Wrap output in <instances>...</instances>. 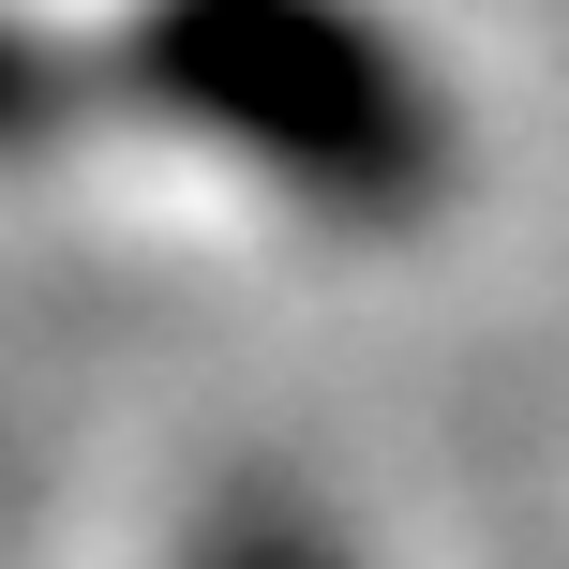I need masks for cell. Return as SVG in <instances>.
<instances>
[{
	"label": "cell",
	"instance_id": "1",
	"mask_svg": "<svg viewBox=\"0 0 569 569\" xmlns=\"http://www.w3.org/2000/svg\"><path fill=\"white\" fill-rule=\"evenodd\" d=\"M106 90L360 240H405L465 196V106L375 0H136Z\"/></svg>",
	"mask_w": 569,
	"mask_h": 569
},
{
	"label": "cell",
	"instance_id": "2",
	"mask_svg": "<svg viewBox=\"0 0 569 569\" xmlns=\"http://www.w3.org/2000/svg\"><path fill=\"white\" fill-rule=\"evenodd\" d=\"M180 569H345V525L256 480V495H226V510L180 540Z\"/></svg>",
	"mask_w": 569,
	"mask_h": 569
},
{
	"label": "cell",
	"instance_id": "3",
	"mask_svg": "<svg viewBox=\"0 0 569 569\" xmlns=\"http://www.w3.org/2000/svg\"><path fill=\"white\" fill-rule=\"evenodd\" d=\"M76 90H90V60L60 46V30H30V16H0V150H46L60 120H90Z\"/></svg>",
	"mask_w": 569,
	"mask_h": 569
}]
</instances>
